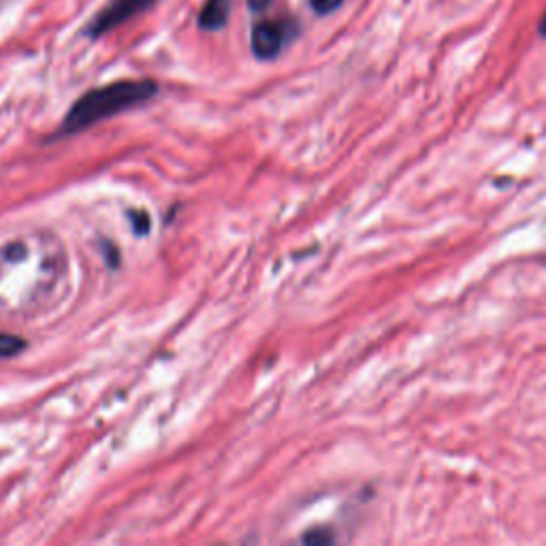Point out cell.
Returning <instances> with one entry per match:
<instances>
[{"label": "cell", "instance_id": "6da1fadb", "mask_svg": "<svg viewBox=\"0 0 546 546\" xmlns=\"http://www.w3.org/2000/svg\"><path fill=\"white\" fill-rule=\"evenodd\" d=\"M156 92L158 86L150 82V79H139V82H116L90 90L71 107L58 135L69 137L79 131H86V128L94 124L154 99Z\"/></svg>", "mask_w": 546, "mask_h": 546}, {"label": "cell", "instance_id": "9c48e42d", "mask_svg": "<svg viewBox=\"0 0 546 546\" xmlns=\"http://www.w3.org/2000/svg\"><path fill=\"white\" fill-rule=\"evenodd\" d=\"M269 5H271V0H248V7H250L254 13L265 11Z\"/></svg>", "mask_w": 546, "mask_h": 546}, {"label": "cell", "instance_id": "ba28073f", "mask_svg": "<svg viewBox=\"0 0 546 546\" xmlns=\"http://www.w3.org/2000/svg\"><path fill=\"white\" fill-rule=\"evenodd\" d=\"M303 542L305 544H329V542H333V536L327 532H312L308 536H303Z\"/></svg>", "mask_w": 546, "mask_h": 546}, {"label": "cell", "instance_id": "7a4b0ae2", "mask_svg": "<svg viewBox=\"0 0 546 546\" xmlns=\"http://www.w3.org/2000/svg\"><path fill=\"white\" fill-rule=\"evenodd\" d=\"M297 37V24L291 20H265L252 28V52L261 60H273Z\"/></svg>", "mask_w": 546, "mask_h": 546}, {"label": "cell", "instance_id": "3957f363", "mask_svg": "<svg viewBox=\"0 0 546 546\" xmlns=\"http://www.w3.org/2000/svg\"><path fill=\"white\" fill-rule=\"evenodd\" d=\"M154 3L156 0H111V3H107L99 13H96V18L88 24L86 28L88 37L92 39L103 37L105 32L137 18L143 11H148Z\"/></svg>", "mask_w": 546, "mask_h": 546}, {"label": "cell", "instance_id": "52a82bcc", "mask_svg": "<svg viewBox=\"0 0 546 546\" xmlns=\"http://www.w3.org/2000/svg\"><path fill=\"white\" fill-rule=\"evenodd\" d=\"M135 224V231L141 235V233H148L150 231V216L146 212H131L128 214Z\"/></svg>", "mask_w": 546, "mask_h": 546}, {"label": "cell", "instance_id": "8992f818", "mask_svg": "<svg viewBox=\"0 0 546 546\" xmlns=\"http://www.w3.org/2000/svg\"><path fill=\"white\" fill-rule=\"evenodd\" d=\"M344 5V0H310V7L318 13V15H329L335 9H340Z\"/></svg>", "mask_w": 546, "mask_h": 546}, {"label": "cell", "instance_id": "5b68a950", "mask_svg": "<svg viewBox=\"0 0 546 546\" xmlns=\"http://www.w3.org/2000/svg\"><path fill=\"white\" fill-rule=\"evenodd\" d=\"M26 342L18 335L0 333V359H13L26 350Z\"/></svg>", "mask_w": 546, "mask_h": 546}, {"label": "cell", "instance_id": "30bf717a", "mask_svg": "<svg viewBox=\"0 0 546 546\" xmlns=\"http://www.w3.org/2000/svg\"><path fill=\"white\" fill-rule=\"evenodd\" d=\"M540 35L546 37V13L542 15V20H540Z\"/></svg>", "mask_w": 546, "mask_h": 546}, {"label": "cell", "instance_id": "277c9868", "mask_svg": "<svg viewBox=\"0 0 546 546\" xmlns=\"http://www.w3.org/2000/svg\"><path fill=\"white\" fill-rule=\"evenodd\" d=\"M231 15V0H205L199 13V26L203 30H220L227 26Z\"/></svg>", "mask_w": 546, "mask_h": 546}]
</instances>
